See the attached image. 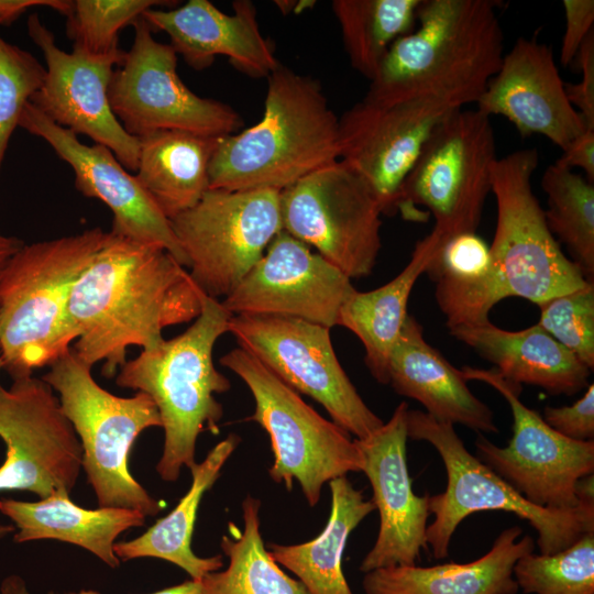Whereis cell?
<instances>
[{
    "label": "cell",
    "mask_w": 594,
    "mask_h": 594,
    "mask_svg": "<svg viewBox=\"0 0 594 594\" xmlns=\"http://www.w3.org/2000/svg\"><path fill=\"white\" fill-rule=\"evenodd\" d=\"M204 295L167 250L109 231L70 296L73 350L91 366L103 361L112 377L129 346L153 349L166 327L195 320Z\"/></svg>",
    "instance_id": "6da1fadb"
},
{
    "label": "cell",
    "mask_w": 594,
    "mask_h": 594,
    "mask_svg": "<svg viewBox=\"0 0 594 594\" xmlns=\"http://www.w3.org/2000/svg\"><path fill=\"white\" fill-rule=\"evenodd\" d=\"M492 0H421L417 25L385 55L365 98L476 103L499 69L504 32Z\"/></svg>",
    "instance_id": "7a4b0ae2"
},
{
    "label": "cell",
    "mask_w": 594,
    "mask_h": 594,
    "mask_svg": "<svg viewBox=\"0 0 594 594\" xmlns=\"http://www.w3.org/2000/svg\"><path fill=\"white\" fill-rule=\"evenodd\" d=\"M339 161V118L316 79L278 65L262 120L219 140L209 189L283 191Z\"/></svg>",
    "instance_id": "3957f363"
},
{
    "label": "cell",
    "mask_w": 594,
    "mask_h": 594,
    "mask_svg": "<svg viewBox=\"0 0 594 594\" xmlns=\"http://www.w3.org/2000/svg\"><path fill=\"white\" fill-rule=\"evenodd\" d=\"M231 317L220 300L204 295L201 311L186 331L142 350L116 374L118 386L147 394L157 407L164 446L156 471L166 482L196 463L202 431L219 433L223 409L215 395L228 392L231 383L216 369L212 353L229 332Z\"/></svg>",
    "instance_id": "277c9868"
},
{
    "label": "cell",
    "mask_w": 594,
    "mask_h": 594,
    "mask_svg": "<svg viewBox=\"0 0 594 594\" xmlns=\"http://www.w3.org/2000/svg\"><path fill=\"white\" fill-rule=\"evenodd\" d=\"M96 227L23 244L0 273V354L12 378L51 366L76 341L73 289L107 239Z\"/></svg>",
    "instance_id": "5b68a950"
},
{
    "label": "cell",
    "mask_w": 594,
    "mask_h": 594,
    "mask_svg": "<svg viewBox=\"0 0 594 594\" xmlns=\"http://www.w3.org/2000/svg\"><path fill=\"white\" fill-rule=\"evenodd\" d=\"M91 367L70 349L42 378L59 394L62 409L80 441L82 469L99 507L154 516L163 504L132 476L129 455L142 431L162 427L157 407L143 392L119 397L106 391L95 381Z\"/></svg>",
    "instance_id": "8992f818"
},
{
    "label": "cell",
    "mask_w": 594,
    "mask_h": 594,
    "mask_svg": "<svg viewBox=\"0 0 594 594\" xmlns=\"http://www.w3.org/2000/svg\"><path fill=\"white\" fill-rule=\"evenodd\" d=\"M407 435L413 440L429 442L447 472L446 490L428 499L435 520L427 527L426 540L436 559L448 557L457 527L477 512L502 510L527 520L537 531L541 554L557 553L594 531V505L580 504L564 510L531 504L470 453L452 424L437 420L426 411L408 409Z\"/></svg>",
    "instance_id": "52a82bcc"
},
{
    "label": "cell",
    "mask_w": 594,
    "mask_h": 594,
    "mask_svg": "<svg viewBox=\"0 0 594 594\" xmlns=\"http://www.w3.org/2000/svg\"><path fill=\"white\" fill-rule=\"evenodd\" d=\"M220 364L249 387L255 403L248 418L268 435L274 461L270 477L292 491L296 480L310 506L318 504L322 486L360 472L362 458L350 433L327 420L301 396L244 349H232Z\"/></svg>",
    "instance_id": "ba28073f"
},
{
    "label": "cell",
    "mask_w": 594,
    "mask_h": 594,
    "mask_svg": "<svg viewBox=\"0 0 594 594\" xmlns=\"http://www.w3.org/2000/svg\"><path fill=\"white\" fill-rule=\"evenodd\" d=\"M496 142L491 118L458 109L443 119L427 141L404 182L398 211L406 220L433 217L430 231L440 249L449 240L474 233L491 193Z\"/></svg>",
    "instance_id": "9c48e42d"
},
{
    "label": "cell",
    "mask_w": 594,
    "mask_h": 594,
    "mask_svg": "<svg viewBox=\"0 0 594 594\" xmlns=\"http://www.w3.org/2000/svg\"><path fill=\"white\" fill-rule=\"evenodd\" d=\"M538 164V151L525 148L497 157L492 167L497 222L490 252L502 300L520 297L539 305L588 282L547 226L532 191Z\"/></svg>",
    "instance_id": "30bf717a"
},
{
    "label": "cell",
    "mask_w": 594,
    "mask_h": 594,
    "mask_svg": "<svg viewBox=\"0 0 594 594\" xmlns=\"http://www.w3.org/2000/svg\"><path fill=\"white\" fill-rule=\"evenodd\" d=\"M169 222L197 287L224 299L283 230L279 193L208 189Z\"/></svg>",
    "instance_id": "8fae6325"
},
{
    "label": "cell",
    "mask_w": 594,
    "mask_h": 594,
    "mask_svg": "<svg viewBox=\"0 0 594 594\" xmlns=\"http://www.w3.org/2000/svg\"><path fill=\"white\" fill-rule=\"evenodd\" d=\"M279 205L284 231L350 279L372 273L382 246L383 212L369 185L341 161L280 191Z\"/></svg>",
    "instance_id": "7c38bea8"
},
{
    "label": "cell",
    "mask_w": 594,
    "mask_h": 594,
    "mask_svg": "<svg viewBox=\"0 0 594 594\" xmlns=\"http://www.w3.org/2000/svg\"><path fill=\"white\" fill-rule=\"evenodd\" d=\"M229 333L285 384L319 403L334 424L356 439L384 424L340 364L329 328L293 317L234 315Z\"/></svg>",
    "instance_id": "4fadbf2b"
},
{
    "label": "cell",
    "mask_w": 594,
    "mask_h": 594,
    "mask_svg": "<svg viewBox=\"0 0 594 594\" xmlns=\"http://www.w3.org/2000/svg\"><path fill=\"white\" fill-rule=\"evenodd\" d=\"M132 26V46L114 68L108 88L111 110L130 135L139 139L160 130H180L222 138L242 127L232 107L199 97L183 82L176 52L154 38L142 16Z\"/></svg>",
    "instance_id": "5bb4252c"
},
{
    "label": "cell",
    "mask_w": 594,
    "mask_h": 594,
    "mask_svg": "<svg viewBox=\"0 0 594 594\" xmlns=\"http://www.w3.org/2000/svg\"><path fill=\"white\" fill-rule=\"evenodd\" d=\"M461 372L466 381L496 389L513 415L508 444L501 448L479 435L476 458L531 504L564 510L578 507L574 488L581 477L594 472V440L574 441L558 433L520 400L521 385L507 381L495 369L464 365Z\"/></svg>",
    "instance_id": "9a60e30c"
},
{
    "label": "cell",
    "mask_w": 594,
    "mask_h": 594,
    "mask_svg": "<svg viewBox=\"0 0 594 594\" xmlns=\"http://www.w3.org/2000/svg\"><path fill=\"white\" fill-rule=\"evenodd\" d=\"M0 438L6 460L1 491H29L40 498L70 493L82 468V448L59 398L43 378L0 384Z\"/></svg>",
    "instance_id": "2e32d148"
},
{
    "label": "cell",
    "mask_w": 594,
    "mask_h": 594,
    "mask_svg": "<svg viewBox=\"0 0 594 594\" xmlns=\"http://www.w3.org/2000/svg\"><path fill=\"white\" fill-rule=\"evenodd\" d=\"M455 110L433 100L364 97L339 119V161L369 185L383 215L398 211L405 179L435 129Z\"/></svg>",
    "instance_id": "e0dca14e"
},
{
    "label": "cell",
    "mask_w": 594,
    "mask_h": 594,
    "mask_svg": "<svg viewBox=\"0 0 594 594\" xmlns=\"http://www.w3.org/2000/svg\"><path fill=\"white\" fill-rule=\"evenodd\" d=\"M354 290L340 270L282 230L234 290L220 301L232 316L293 317L331 329Z\"/></svg>",
    "instance_id": "ac0fdd59"
},
{
    "label": "cell",
    "mask_w": 594,
    "mask_h": 594,
    "mask_svg": "<svg viewBox=\"0 0 594 594\" xmlns=\"http://www.w3.org/2000/svg\"><path fill=\"white\" fill-rule=\"evenodd\" d=\"M26 26L46 63L43 84L29 102L54 123L106 146L124 168L135 172L140 141L123 129L108 99L112 73L119 64L63 51L36 13L29 15Z\"/></svg>",
    "instance_id": "d6986e66"
},
{
    "label": "cell",
    "mask_w": 594,
    "mask_h": 594,
    "mask_svg": "<svg viewBox=\"0 0 594 594\" xmlns=\"http://www.w3.org/2000/svg\"><path fill=\"white\" fill-rule=\"evenodd\" d=\"M19 127L43 139L73 168L79 193L99 199L112 211L111 232L160 245L188 266L169 220L109 148L81 143L75 133L51 121L30 102L23 108Z\"/></svg>",
    "instance_id": "ffe728a7"
},
{
    "label": "cell",
    "mask_w": 594,
    "mask_h": 594,
    "mask_svg": "<svg viewBox=\"0 0 594 594\" xmlns=\"http://www.w3.org/2000/svg\"><path fill=\"white\" fill-rule=\"evenodd\" d=\"M408 404L403 402L387 422L363 439H354L363 472L373 490L371 499L380 514V529L360 571L415 565L427 548L429 495H416L407 466Z\"/></svg>",
    "instance_id": "44dd1931"
},
{
    "label": "cell",
    "mask_w": 594,
    "mask_h": 594,
    "mask_svg": "<svg viewBox=\"0 0 594 594\" xmlns=\"http://www.w3.org/2000/svg\"><path fill=\"white\" fill-rule=\"evenodd\" d=\"M491 118L503 116L521 138L539 134L562 151L586 128L568 100L549 45L519 37L476 102Z\"/></svg>",
    "instance_id": "7402d4cb"
},
{
    "label": "cell",
    "mask_w": 594,
    "mask_h": 594,
    "mask_svg": "<svg viewBox=\"0 0 594 594\" xmlns=\"http://www.w3.org/2000/svg\"><path fill=\"white\" fill-rule=\"evenodd\" d=\"M232 8L228 14L208 0H189L170 10L150 9L142 18L153 32H165L176 54L195 69L222 55L250 76L267 77L279 63L260 31L255 6L238 0Z\"/></svg>",
    "instance_id": "603a6c76"
},
{
    "label": "cell",
    "mask_w": 594,
    "mask_h": 594,
    "mask_svg": "<svg viewBox=\"0 0 594 594\" xmlns=\"http://www.w3.org/2000/svg\"><path fill=\"white\" fill-rule=\"evenodd\" d=\"M387 375L397 394L419 402L437 420L498 432L492 409L470 391L461 370L426 341L421 324L409 314L391 350Z\"/></svg>",
    "instance_id": "cb8c5ba5"
},
{
    "label": "cell",
    "mask_w": 594,
    "mask_h": 594,
    "mask_svg": "<svg viewBox=\"0 0 594 594\" xmlns=\"http://www.w3.org/2000/svg\"><path fill=\"white\" fill-rule=\"evenodd\" d=\"M458 341L472 348L507 381L571 396L588 385L591 370L537 323L516 331L490 320L449 329Z\"/></svg>",
    "instance_id": "d4e9b609"
},
{
    "label": "cell",
    "mask_w": 594,
    "mask_h": 594,
    "mask_svg": "<svg viewBox=\"0 0 594 594\" xmlns=\"http://www.w3.org/2000/svg\"><path fill=\"white\" fill-rule=\"evenodd\" d=\"M521 528L503 530L492 548L466 563L433 566L395 565L365 573V594H516L513 570L518 559L534 552L535 540Z\"/></svg>",
    "instance_id": "484cf974"
},
{
    "label": "cell",
    "mask_w": 594,
    "mask_h": 594,
    "mask_svg": "<svg viewBox=\"0 0 594 594\" xmlns=\"http://www.w3.org/2000/svg\"><path fill=\"white\" fill-rule=\"evenodd\" d=\"M0 513L18 528L15 542L40 539L69 542L90 551L110 568L121 562L113 551L117 537L143 526L146 518L131 508L87 509L73 503L66 492H56L38 502L0 499Z\"/></svg>",
    "instance_id": "4316f807"
},
{
    "label": "cell",
    "mask_w": 594,
    "mask_h": 594,
    "mask_svg": "<svg viewBox=\"0 0 594 594\" xmlns=\"http://www.w3.org/2000/svg\"><path fill=\"white\" fill-rule=\"evenodd\" d=\"M439 250L440 242L430 232L416 243L408 264L397 276L370 292L355 289L340 309L337 326L360 339L366 367L381 384H388L389 353L408 316L407 304L414 285Z\"/></svg>",
    "instance_id": "83f0119b"
},
{
    "label": "cell",
    "mask_w": 594,
    "mask_h": 594,
    "mask_svg": "<svg viewBox=\"0 0 594 594\" xmlns=\"http://www.w3.org/2000/svg\"><path fill=\"white\" fill-rule=\"evenodd\" d=\"M220 139L180 130L139 138L135 177L168 220L197 205L209 189V165Z\"/></svg>",
    "instance_id": "f1b7e54d"
},
{
    "label": "cell",
    "mask_w": 594,
    "mask_h": 594,
    "mask_svg": "<svg viewBox=\"0 0 594 594\" xmlns=\"http://www.w3.org/2000/svg\"><path fill=\"white\" fill-rule=\"evenodd\" d=\"M240 442L231 433L217 443L200 462L195 463L191 484L176 507L158 519L140 537L114 543L113 551L120 561L136 558H158L183 569L191 580L200 581L208 573L223 566L221 554L201 558L191 549V538L202 495L215 484L220 472Z\"/></svg>",
    "instance_id": "f546056e"
},
{
    "label": "cell",
    "mask_w": 594,
    "mask_h": 594,
    "mask_svg": "<svg viewBox=\"0 0 594 594\" xmlns=\"http://www.w3.org/2000/svg\"><path fill=\"white\" fill-rule=\"evenodd\" d=\"M331 507L326 527L314 539L298 544L270 543L267 550L293 572L308 594H353L342 569L346 541L375 506L346 476L329 482Z\"/></svg>",
    "instance_id": "4dcf8cb0"
},
{
    "label": "cell",
    "mask_w": 594,
    "mask_h": 594,
    "mask_svg": "<svg viewBox=\"0 0 594 594\" xmlns=\"http://www.w3.org/2000/svg\"><path fill=\"white\" fill-rule=\"evenodd\" d=\"M436 283V300L448 329L488 321L502 300L490 246L476 232L449 240L426 271Z\"/></svg>",
    "instance_id": "1f68e13d"
},
{
    "label": "cell",
    "mask_w": 594,
    "mask_h": 594,
    "mask_svg": "<svg viewBox=\"0 0 594 594\" xmlns=\"http://www.w3.org/2000/svg\"><path fill=\"white\" fill-rule=\"evenodd\" d=\"M261 501L246 496L242 502L243 529L229 524L231 536L221 539L229 558L224 571L200 580L202 594H308L306 587L286 574L272 558L260 531Z\"/></svg>",
    "instance_id": "d6a6232c"
},
{
    "label": "cell",
    "mask_w": 594,
    "mask_h": 594,
    "mask_svg": "<svg viewBox=\"0 0 594 594\" xmlns=\"http://www.w3.org/2000/svg\"><path fill=\"white\" fill-rule=\"evenodd\" d=\"M420 2L421 0L332 1L331 7L352 67L371 81L391 46L416 28Z\"/></svg>",
    "instance_id": "836d02e7"
},
{
    "label": "cell",
    "mask_w": 594,
    "mask_h": 594,
    "mask_svg": "<svg viewBox=\"0 0 594 594\" xmlns=\"http://www.w3.org/2000/svg\"><path fill=\"white\" fill-rule=\"evenodd\" d=\"M541 186L547 195L543 212L550 232L564 244L585 279L594 282L593 183L553 163L543 172Z\"/></svg>",
    "instance_id": "e575fe53"
},
{
    "label": "cell",
    "mask_w": 594,
    "mask_h": 594,
    "mask_svg": "<svg viewBox=\"0 0 594 594\" xmlns=\"http://www.w3.org/2000/svg\"><path fill=\"white\" fill-rule=\"evenodd\" d=\"M164 0H75L66 16V34L73 52L94 59L118 64L125 51L119 46V33L154 7L173 6Z\"/></svg>",
    "instance_id": "d590c367"
},
{
    "label": "cell",
    "mask_w": 594,
    "mask_h": 594,
    "mask_svg": "<svg viewBox=\"0 0 594 594\" xmlns=\"http://www.w3.org/2000/svg\"><path fill=\"white\" fill-rule=\"evenodd\" d=\"M513 575L525 594H594V531L557 553L522 556Z\"/></svg>",
    "instance_id": "8d00e7d4"
},
{
    "label": "cell",
    "mask_w": 594,
    "mask_h": 594,
    "mask_svg": "<svg viewBox=\"0 0 594 594\" xmlns=\"http://www.w3.org/2000/svg\"><path fill=\"white\" fill-rule=\"evenodd\" d=\"M537 324L574 354L591 371L594 367V282L538 305Z\"/></svg>",
    "instance_id": "74e56055"
},
{
    "label": "cell",
    "mask_w": 594,
    "mask_h": 594,
    "mask_svg": "<svg viewBox=\"0 0 594 594\" xmlns=\"http://www.w3.org/2000/svg\"><path fill=\"white\" fill-rule=\"evenodd\" d=\"M45 73L34 55L0 35V168L23 108L43 84Z\"/></svg>",
    "instance_id": "f35d334b"
},
{
    "label": "cell",
    "mask_w": 594,
    "mask_h": 594,
    "mask_svg": "<svg viewBox=\"0 0 594 594\" xmlns=\"http://www.w3.org/2000/svg\"><path fill=\"white\" fill-rule=\"evenodd\" d=\"M543 420L558 433L574 441L594 440V385L570 406L543 409Z\"/></svg>",
    "instance_id": "ab89813d"
},
{
    "label": "cell",
    "mask_w": 594,
    "mask_h": 594,
    "mask_svg": "<svg viewBox=\"0 0 594 594\" xmlns=\"http://www.w3.org/2000/svg\"><path fill=\"white\" fill-rule=\"evenodd\" d=\"M575 58L582 79L578 84L564 82L565 94L586 128L594 129V30L581 44Z\"/></svg>",
    "instance_id": "60d3db41"
},
{
    "label": "cell",
    "mask_w": 594,
    "mask_h": 594,
    "mask_svg": "<svg viewBox=\"0 0 594 594\" xmlns=\"http://www.w3.org/2000/svg\"><path fill=\"white\" fill-rule=\"evenodd\" d=\"M565 30L560 48V63L569 66L587 35L594 30L593 0H563Z\"/></svg>",
    "instance_id": "b9f144b4"
},
{
    "label": "cell",
    "mask_w": 594,
    "mask_h": 594,
    "mask_svg": "<svg viewBox=\"0 0 594 594\" xmlns=\"http://www.w3.org/2000/svg\"><path fill=\"white\" fill-rule=\"evenodd\" d=\"M554 163L571 170L573 167L583 169L585 178L594 184V129H585Z\"/></svg>",
    "instance_id": "7bdbcfd3"
},
{
    "label": "cell",
    "mask_w": 594,
    "mask_h": 594,
    "mask_svg": "<svg viewBox=\"0 0 594 594\" xmlns=\"http://www.w3.org/2000/svg\"><path fill=\"white\" fill-rule=\"evenodd\" d=\"M70 6L72 1L68 0H0V25H11L34 7H48L66 15Z\"/></svg>",
    "instance_id": "ee69618b"
},
{
    "label": "cell",
    "mask_w": 594,
    "mask_h": 594,
    "mask_svg": "<svg viewBox=\"0 0 594 594\" xmlns=\"http://www.w3.org/2000/svg\"><path fill=\"white\" fill-rule=\"evenodd\" d=\"M55 594V593H50ZM64 594H100L92 590H81L78 592H69ZM150 594H202V585L200 581L188 580L182 584L169 586Z\"/></svg>",
    "instance_id": "f6af8a7d"
},
{
    "label": "cell",
    "mask_w": 594,
    "mask_h": 594,
    "mask_svg": "<svg viewBox=\"0 0 594 594\" xmlns=\"http://www.w3.org/2000/svg\"><path fill=\"white\" fill-rule=\"evenodd\" d=\"M23 244L24 242L18 238L6 235L0 231V273Z\"/></svg>",
    "instance_id": "bcb514c9"
},
{
    "label": "cell",
    "mask_w": 594,
    "mask_h": 594,
    "mask_svg": "<svg viewBox=\"0 0 594 594\" xmlns=\"http://www.w3.org/2000/svg\"><path fill=\"white\" fill-rule=\"evenodd\" d=\"M574 492L579 504L594 505V475L581 477L575 484Z\"/></svg>",
    "instance_id": "7dc6e473"
},
{
    "label": "cell",
    "mask_w": 594,
    "mask_h": 594,
    "mask_svg": "<svg viewBox=\"0 0 594 594\" xmlns=\"http://www.w3.org/2000/svg\"><path fill=\"white\" fill-rule=\"evenodd\" d=\"M14 528L12 526H7L0 524V539L6 537L8 534L12 532Z\"/></svg>",
    "instance_id": "c3c4849f"
},
{
    "label": "cell",
    "mask_w": 594,
    "mask_h": 594,
    "mask_svg": "<svg viewBox=\"0 0 594 594\" xmlns=\"http://www.w3.org/2000/svg\"><path fill=\"white\" fill-rule=\"evenodd\" d=\"M3 369V361L1 359V354H0V371Z\"/></svg>",
    "instance_id": "681fc988"
}]
</instances>
